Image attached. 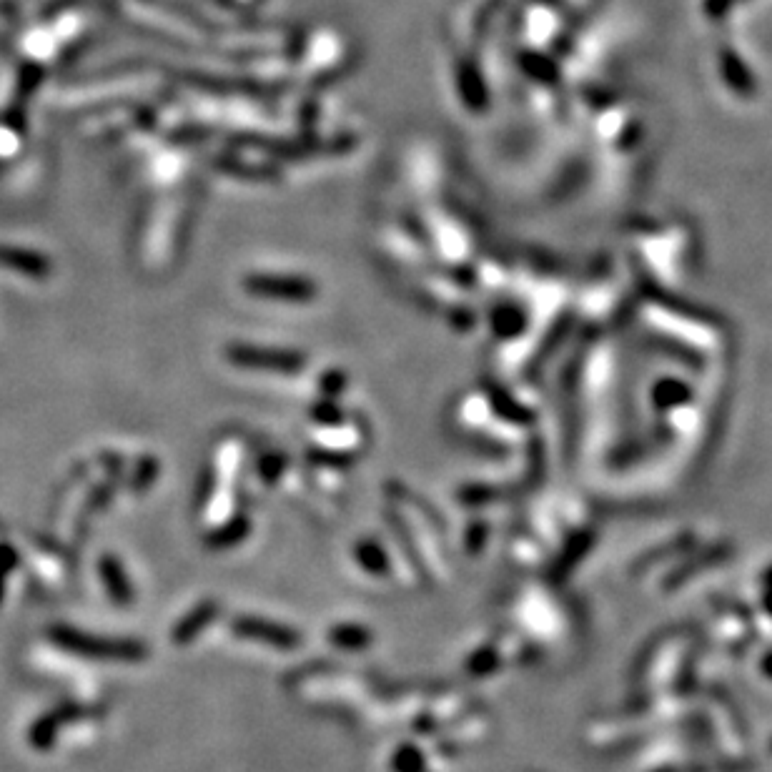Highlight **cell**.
Returning a JSON list of instances; mask_svg holds the SVG:
<instances>
[{
  "mask_svg": "<svg viewBox=\"0 0 772 772\" xmlns=\"http://www.w3.org/2000/svg\"><path fill=\"white\" fill-rule=\"evenodd\" d=\"M424 757L419 755L414 747H404L399 750V755L394 757V770L397 772H422Z\"/></svg>",
  "mask_w": 772,
  "mask_h": 772,
  "instance_id": "7",
  "label": "cell"
},
{
  "mask_svg": "<svg viewBox=\"0 0 772 772\" xmlns=\"http://www.w3.org/2000/svg\"><path fill=\"white\" fill-rule=\"evenodd\" d=\"M234 630L239 635L251 637V640L259 642H269V645L279 647V650H294L299 645V635L286 627L274 625V622L259 620V617H241V620L234 622Z\"/></svg>",
  "mask_w": 772,
  "mask_h": 772,
  "instance_id": "3",
  "label": "cell"
},
{
  "mask_svg": "<svg viewBox=\"0 0 772 772\" xmlns=\"http://www.w3.org/2000/svg\"><path fill=\"white\" fill-rule=\"evenodd\" d=\"M717 66H720L722 78L730 83L732 91L740 93V96H752V93H755V88H757L755 76H752L750 68L742 63V58L737 56L732 48L722 46L720 51H717Z\"/></svg>",
  "mask_w": 772,
  "mask_h": 772,
  "instance_id": "4",
  "label": "cell"
},
{
  "mask_svg": "<svg viewBox=\"0 0 772 772\" xmlns=\"http://www.w3.org/2000/svg\"><path fill=\"white\" fill-rule=\"evenodd\" d=\"M735 3H737V0H735Z\"/></svg>",
  "mask_w": 772,
  "mask_h": 772,
  "instance_id": "9",
  "label": "cell"
},
{
  "mask_svg": "<svg viewBox=\"0 0 772 772\" xmlns=\"http://www.w3.org/2000/svg\"><path fill=\"white\" fill-rule=\"evenodd\" d=\"M732 6H735V0H702V13L710 21H722L732 11Z\"/></svg>",
  "mask_w": 772,
  "mask_h": 772,
  "instance_id": "8",
  "label": "cell"
},
{
  "mask_svg": "<svg viewBox=\"0 0 772 772\" xmlns=\"http://www.w3.org/2000/svg\"><path fill=\"white\" fill-rule=\"evenodd\" d=\"M246 289H249L251 294L286 301H309L316 296V286L311 284L309 279H299V276H249V279H246Z\"/></svg>",
  "mask_w": 772,
  "mask_h": 772,
  "instance_id": "2",
  "label": "cell"
},
{
  "mask_svg": "<svg viewBox=\"0 0 772 772\" xmlns=\"http://www.w3.org/2000/svg\"><path fill=\"white\" fill-rule=\"evenodd\" d=\"M211 615H214V607H211V605H201L199 610L191 612V615H188L186 620H183L181 625H178L176 640L178 642L191 640V637L201 630V625H206V622L211 620Z\"/></svg>",
  "mask_w": 772,
  "mask_h": 772,
  "instance_id": "5",
  "label": "cell"
},
{
  "mask_svg": "<svg viewBox=\"0 0 772 772\" xmlns=\"http://www.w3.org/2000/svg\"><path fill=\"white\" fill-rule=\"evenodd\" d=\"M331 640L336 642V645L341 647H364L366 642H369V635H366V630H361V627H336L334 632H331Z\"/></svg>",
  "mask_w": 772,
  "mask_h": 772,
  "instance_id": "6",
  "label": "cell"
},
{
  "mask_svg": "<svg viewBox=\"0 0 772 772\" xmlns=\"http://www.w3.org/2000/svg\"><path fill=\"white\" fill-rule=\"evenodd\" d=\"M229 359L234 364L246 366V369L276 371V374H296L304 369L306 359L294 351H274V349H251V346H234L229 349Z\"/></svg>",
  "mask_w": 772,
  "mask_h": 772,
  "instance_id": "1",
  "label": "cell"
}]
</instances>
